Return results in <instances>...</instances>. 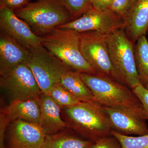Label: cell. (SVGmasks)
<instances>
[{"label":"cell","instance_id":"obj_14","mask_svg":"<svg viewBox=\"0 0 148 148\" xmlns=\"http://www.w3.org/2000/svg\"><path fill=\"white\" fill-rule=\"evenodd\" d=\"M29 50L15 40L1 32L0 34V75L8 73L21 63H26Z\"/></svg>","mask_w":148,"mask_h":148},{"label":"cell","instance_id":"obj_25","mask_svg":"<svg viewBox=\"0 0 148 148\" xmlns=\"http://www.w3.org/2000/svg\"><path fill=\"white\" fill-rule=\"evenodd\" d=\"M139 100L141 101L148 120V90L142 84H140L132 89Z\"/></svg>","mask_w":148,"mask_h":148},{"label":"cell","instance_id":"obj_28","mask_svg":"<svg viewBox=\"0 0 148 148\" xmlns=\"http://www.w3.org/2000/svg\"><path fill=\"white\" fill-rule=\"evenodd\" d=\"M113 0H92V5L101 9H107Z\"/></svg>","mask_w":148,"mask_h":148},{"label":"cell","instance_id":"obj_30","mask_svg":"<svg viewBox=\"0 0 148 148\" xmlns=\"http://www.w3.org/2000/svg\"><path fill=\"white\" fill-rule=\"evenodd\" d=\"M131 2H132V4L133 3V2L135 1V0H131Z\"/></svg>","mask_w":148,"mask_h":148},{"label":"cell","instance_id":"obj_22","mask_svg":"<svg viewBox=\"0 0 148 148\" xmlns=\"http://www.w3.org/2000/svg\"><path fill=\"white\" fill-rule=\"evenodd\" d=\"M69 11L72 20L79 18L92 6V0H61Z\"/></svg>","mask_w":148,"mask_h":148},{"label":"cell","instance_id":"obj_15","mask_svg":"<svg viewBox=\"0 0 148 148\" xmlns=\"http://www.w3.org/2000/svg\"><path fill=\"white\" fill-rule=\"evenodd\" d=\"M125 31L133 43L148 29V0H135L124 17Z\"/></svg>","mask_w":148,"mask_h":148},{"label":"cell","instance_id":"obj_8","mask_svg":"<svg viewBox=\"0 0 148 148\" xmlns=\"http://www.w3.org/2000/svg\"><path fill=\"white\" fill-rule=\"evenodd\" d=\"M125 23L121 16L107 9H101L93 5L75 20L58 28L72 29L78 33L96 32L109 34L124 28Z\"/></svg>","mask_w":148,"mask_h":148},{"label":"cell","instance_id":"obj_29","mask_svg":"<svg viewBox=\"0 0 148 148\" xmlns=\"http://www.w3.org/2000/svg\"><path fill=\"white\" fill-rule=\"evenodd\" d=\"M145 87L148 90V83L145 86Z\"/></svg>","mask_w":148,"mask_h":148},{"label":"cell","instance_id":"obj_32","mask_svg":"<svg viewBox=\"0 0 148 148\" xmlns=\"http://www.w3.org/2000/svg\"><path fill=\"white\" fill-rule=\"evenodd\" d=\"M60 1H61L62 2V1H61V0H60Z\"/></svg>","mask_w":148,"mask_h":148},{"label":"cell","instance_id":"obj_6","mask_svg":"<svg viewBox=\"0 0 148 148\" xmlns=\"http://www.w3.org/2000/svg\"><path fill=\"white\" fill-rule=\"evenodd\" d=\"M29 51L25 63L34 74L42 92L47 94L53 85L61 83L63 74L70 69L41 44L31 48Z\"/></svg>","mask_w":148,"mask_h":148},{"label":"cell","instance_id":"obj_1","mask_svg":"<svg viewBox=\"0 0 148 148\" xmlns=\"http://www.w3.org/2000/svg\"><path fill=\"white\" fill-rule=\"evenodd\" d=\"M80 75L92 92L95 102L103 107L132 111L147 120L143 105L130 88L103 75Z\"/></svg>","mask_w":148,"mask_h":148},{"label":"cell","instance_id":"obj_10","mask_svg":"<svg viewBox=\"0 0 148 148\" xmlns=\"http://www.w3.org/2000/svg\"><path fill=\"white\" fill-rule=\"evenodd\" d=\"M0 29L1 32L15 40L27 50L41 44L42 37L35 34L14 11L5 7L0 6Z\"/></svg>","mask_w":148,"mask_h":148},{"label":"cell","instance_id":"obj_9","mask_svg":"<svg viewBox=\"0 0 148 148\" xmlns=\"http://www.w3.org/2000/svg\"><path fill=\"white\" fill-rule=\"evenodd\" d=\"M0 86L11 101L37 99L42 93L34 74L25 63L1 76Z\"/></svg>","mask_w":148,"mask_h":148},{"label":"cell","instance_id":"obj_23","mask_svg":"<svg viewBox=\"0 0 148 148\" xmlns=\"http://www.w3.org/2000/svg\"><path fill=\"white\" fill-rule=\"evenodd\" d=\"M132 4L131 0H113L108 9L124 18Z\"/></svg>","mask_w":148,"mask_h":148},{"label":"cell","instance_id":"obj_24","mask_svg":"<svg viewBox=\"0 0 148 148\" xmlns=\"http://www.w3.org/2000/svg\"><path fill=\"white\" fill-rule=\"evenodd\" d=\"M89 148H122L121 144L112 135L94 141Z\"/></svg>","mask_w":148,"mask_h":148},{"label":"cell","instance_id":"obj_2","mask_svg":"<svg viewBox=\"0 0 148 148\" xmlns=\"http://www.w3.org/2000/svg\"><path fill=\"white\" fill-rule=\"evenodd\" d=\"M61 109L68 128L86 139L95 141L111 135L113 128L108 116L96 102H80Z\"/></svg>","mask_w":148,"mask_h":148},{"label":"cell","instance_id":"obj_21","mask_svg":"<svg viewBox=\"0 0 148 148\" xmlns=\"http://www.w3.org/2000/svg\"><path fill=\"white\" fill-rule=\"evenodd\" d=\"M111 135L119 141L122 148H148V134L141 136H129L112 130Z\"/></svg>","mask_w":148,"mask_h":148},{"label":"cell","instance_id":"obj_5","mask_svg":"<svg viewBox=\"0 0 148 148\" xmlns=\"http://www.w3.org/2000/svg\"><path fill=\"white\" fill-rule=\"evenodd\" d=\"M111 61L121 82L132 89L141 84L135 65L134 43L124 28L108 35Z\"/></svg>","mask_w":148,"mask_h":148},{"label":"cell","instance_id":"obj_27","mask_svg":"<svg viewBox=\"0 0 148 148\" xmlns=\"http://www.w3.org/2000/svg\"><path fill=\"white\" fill-rule=\"evenodd\" d=\"M9 124L5 116L1 112L0 116V148H5L4 138L6 128Z\"/></svg>","mask_w":148,"mask_h":148},{"label":"cell","instance_id":"obj_26","mask_svg":"<svg viewBox=\"0 0 148 148\" xmlns=\"http://www.w3.org/2000/svg\"><path fill=\"white\" fill-rule=\"evenodd\" d=\"M30 0H0V6H4L14 11L24 7Z\"/></svg>","mask_w":148,"mask_h":148},{"label":"cell","instance_id":"obj_3","mask_svg":"<svg viewBox=\"0 0 148 148\" xmlns=\"http://www.w3.org/2000/svg\"><path fill=\"white\" fill-rule=\"evenodd\" d=\"M14 12L40 36L72 21L69 11L60 0H36Z\"/></svg>","mask_w":148,"mask_h":148},{"label":"cell","instance_id":"obj_4","mask_svg":"<svg viewBox=\"0 0 148 148\" xmlns=\"http://www.w3.org/2000/svg\"><path fill=\"white\" fill-rule=\"evenodd\" d=\"M42 37V45L70 70L97 74L81 52L79 33L58 27Z\"/></svg>","mask_w":148,"mask_h":148},{"label":"cell","instance_id":"obj_12","mask_svg":"<svg viewBox=\"0 0 148 148\" xmlns=\"http://www.w3.org/2000/svg\"><path fill=\"white\" fill-rule=\"evenodd\" d=\"M102 107L108 116L113 130L129 136L148 135L147 120L144 117L126 109Z\"/></svg>","mask_w":148,"mask_h":148},{"label":"cell","instance_id":"obj_11","mask_svg":"<svg viewBox=\"0 0 148 148\" xmlns=\"http://www.w3.org/2000/svg\"><path fill=\"white\" fill-rule=\"evenodd\" d=\"M8 126L7 148H42L46 135L38 124L16 120Z\"/></svg>","mask_w":148,"mask_h":148},{"label":"cell","instance_id":"obj_31","mask_svg":"<svg viewBox=\"0 0 148 148\" xmlns=\"http://www.w3.org/2000/svg\"><path fill=\"white\" fill-rule=\"evenodd\" d=\"M147 34H148V29L147 32Z\"/></svg>","mask_w":148,"mask_h":148},{"label":"cell","instance_id":"obj_7","mask_svg":"<svg viewBox=\"0 0 148 148\" xmlns=\"http://www.w3.org/2000/svg\"><path fill=\"white\" fill-rule=\"evenodd\" d=\"M108 35L96 32L80 33L81 52L96 74L121 83L111 61L107 40Z\"/></svg>","mask_w":148,"mask_h":148},{"label":"cell","instance_id":"obj_16","mask_svg":"<svg viewBox=\"0 0 148 148\" xmlns=\"http://www.w3.org/2000/svg\"><path fill=\"white\" fill-rule=\"evenodd\" d=\"M1 112L4 114L9 124L16 120L39 123L40 110L37 99L11 101Z\"/></svg>","mask_w":148,"mask_h":148},{"label":"cell","instance_id":"obj_17","mask_svg":"<svg viewBox=\"0 0 148 148\" xmlns=\"http://www.w3.org/2000/svg\"><path fill=\"white\" fill-rule=\"evenodd\" d=\"M66 130L53 135H47L42 148H89L94 142L83 139Z\"/></svg>","mask_w":148,"mask_h":148},{"label":"cell","instance_id":"obj_20","mask_svg":"<svg viewBox=\"0 0 148 148\" xmlns=\"http://www.w3.org/2000/svg\"><path fill=\"white\" fill-rule=\"evenodd\" d=\"M46 94L51 97L61 108L72 107L80 103L61 83L53 85Z\"/></svg>","mask_w":148,"mask_h":148},{"label":"cell","instance_id":"obj_18","mask_svg":"<svg viewBox=\"0 0 148 148\" xmlns=\"http://www.w3.org/2000/svg\"><path fill=\"white\" fill-rule=\"evenodd\" d=\"M61 83L80 102H95L92 92L83 80L79 72L68 70L61 77Z\"/></svg>","mask_w":148,"mask_h":148},{"label":"cell","instance_id":"obj_19","mask_svg":"<svg viewBox=\"0 0 148 148\" xmlns=\"http://www.w3.org/2000/svg\"><path fill=\"white\" fill-rule=\"evenodd\" d=\"M134 45L136 69L140 83L145 86L148 83V41L146 35L141 36Z\"/></svg>","mask_w":148,"mask_h":148},{"label":"cell","instance_id":"obj_13","mask_svg":"<svg viewBox=\"0 0 148 148\" xmlns=\"http://www.w3.org/2000/svg\"><path fill=\"white\" fill-rule=\"evenodd\" d=\"M40 110L39 125L46 135H51L68 128L61 118V108L49 95L42 93L37 98Z\"/></svg>","mask_w":148,"mask_h":148}]
</instances>
